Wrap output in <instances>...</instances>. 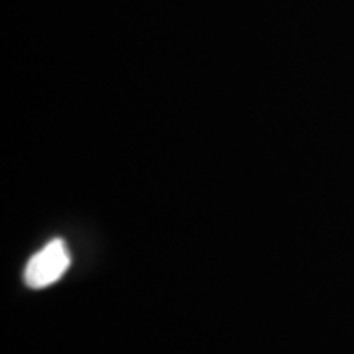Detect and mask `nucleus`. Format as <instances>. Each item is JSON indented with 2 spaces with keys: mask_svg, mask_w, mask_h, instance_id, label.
I'll return each mask as SVG.
<instances>
[{
  "mask_svg": "<svg viewBox=\"0 0 354 354\" xmlns=\"http://www.w3.org/2000/svg\"><path fill=\"white\" fill-rule=\"evenodd\" d=\"M71 264L64 241H51L46 248L32 256L24 272L26 283L34 290L48 288L64 276Z\"/></svg>",
  "mask_w": 354,
  "mask_h": 354,
  "instance_id": "nucleus-1",
  "label": "nucleus"
}]
</instances>
